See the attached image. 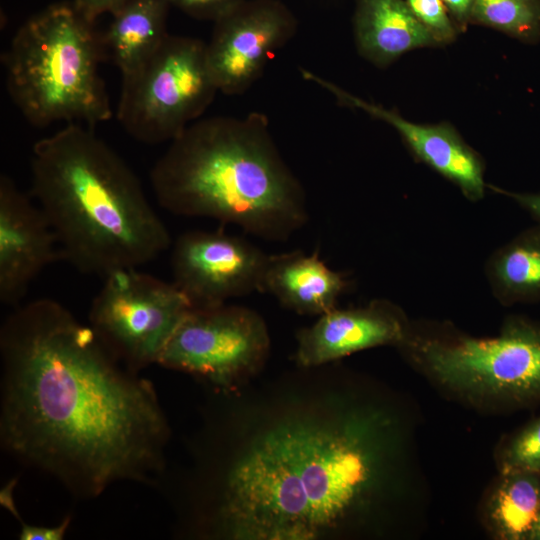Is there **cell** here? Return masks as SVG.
Instances as JSON below:
<instances>
[{
  "mask_svg": "<svg viewBox=\"0 0 540 540\" xmlns=\"http://www.w3.org/2000/svg\"><path fill=\"white\" fill-rule=\"evenodd\" d=\"M2 447L92 499L120 481L157 486L170 429L153 384L117 361L90 325L37 299L0 330Z\"/></svg>",
  "mask_w": 540,
  "mask_h": 540,
  "instance_id": "cell-1",
  "label": "cell"
},
{
  "mask_svg": "<svg viewBox=\"0 0 540 540\" xmlns=\"http://www.w3.org/2000/svg\"><path fill=\"white\" fill-rule=\"evenodd\" d=\"M365 424L288 425L228 469L218 533L236 539H312L343 518L376 479L380 449Z\"/></svg>",
  "mask_w": 540,
  "mask_h": 540,
  "instance_id": "cell-2",
  "label": "cell"
},
{
  "mask_svg": "<svg viewBox=\"0 0 540 540\" xmlns=\"http://www.w3.org/2000/svg\"><path fill=\"white\" fill-rule=\"evenodd\" d=\"M31 195L62 259L83 273L138 268L171 244L135 173L93 128L68 124L34 144Z\"/></svg>",
  "mask_w": 540,
  "mask_h": 540,
  "instance_id": "cell-3",
  "label": "cell"
},
{
  "mask_svg": "<svg viewBox=\"0 0 540 540\" xmlns=\"http://www.w3.org/2000/svg\"><path fill=\"white\" fill-rule=\"evenodd\" d=\"M162 208L233 224L285 241L308 221L306 194L260 112L215 116L189 125L150 172Z\"/></svg>",
  "mask_w": 540,
  "mask_h": 540,
  "instance_id": "cell-4",
  "label": "cell"
},
{
  "mask_svg": "<svg viewBox=\"0 0 540 540\" xmlns=\"http://www.w3.org/2000/svg\"><path fill=\"white\" fill-rule=\"evenodd\" d=\"M103 58L101 36L73 2L49 5L17 30L4 54L8 93L36 127L94 128L113 114L98 72Z\"/></svg>",
  "mask_w": 540,
  "mask_h": 540,
  "instance_id": "cell-5",
  "label": "cell"
},
{
  "mask_svg": "<svg viewBox=\"0 0 540 540\" xmlns=\"http://www.w3.org/2000/svg\"><path fill=\"white\" fill-rule=\"evenodd\" d=\"M398 347L429 376L478 400L523 404L540 399V325L511 316L492 337L443 327L415 331Z\"/></svg>",
  "mask_w": 540,
  "mask_h": 540,
  "instance_id": "cell-6",
  "label": "cell"
},
{
  "mask_svg": "<svg viewBox=\"0 0 540 540\" xmlns=\"http://www.w3.org/2000/svg\"><path fill=\"white\" fill-rule=\"evenodd\" d=\"M117 119L139 142H171L197 121L219 91L206 44L168 34L138 69L122 76Z\"/></svg>",
  "mask_w": 540,
  "mask_h": 540,
  "instance_id": "cell-7",
  "label": "cell"
},
{
  "mask_svg": "<svg viewBox=\"0 0 540 540\" xmlns=\"http://www.w3.org/2000/svg\"><path fill=\"white\" fill-rule=\"evenodd\" d=\"M173 283L138 268L106 277L89 310V325L110 354L139 373L159 358L192 309Z\"/></svg>",
  "mask_w": 540,
  "mask_h": 540,
  "instance_id": "cell-8",
  "label": "cell"
},
{
  "mask_svg": "<svg viewBox=\"0 0 540 540\" xmlns=\"http://www.w3.org/2000/svg\"><path fill=\"white\" fill-rule=\"evenodd\" d=\"M269 352L270 336L264 319L250 308L225 303L192 308L158 364L230 392L263 368Z\"/></svg>",
  "mask_w": 540,
  "mask_h": 540,
  "instance_id": "cell-9",
  "label": "cell"
},
{
  "mask_svg": "<svg viewBox=\"0 0 540 540\" xmlns=\"http://www.w3.org/2000/svg\"><path fill=\"white\" fill-rule=\"evenodd\" d=\"M297 26L293 12L279 0H244L217 18L206 53L218 90L246 92Z\"/></svg>",
  "mask_w": 540,
  "mask_h": 540,
  "instance_id": "cell-10",
  "label": "cell"
},
{
  "mask_svg": "<svg viewBox=\"0 0 540 540\" xmlns=\"http://www.w3.org/2000/svg\"><path fill=\"white\" fill-rule=\"evenodd\" d=\"M269 254L238 236L222 231L183 233L171 252L173 283L193 308L225 304L260 292Z\"/></svg>",
  "mask_w": 540,
  "mask_h": 540,
  "instance_id": "cell-11",
  "label": "cell"
},
{
  "mask_svg": "<svg viewBox=\"0 0 540 540\" xmlns=\"http://www.w3.org/2000/svg\"><path fill=\"white\" fill-rule=\"evenodd\" d=\"M300 72L306 81L332 94L339 105L362 110L391 125L417 159L456 185L465 198L473 202L483 198L487 187L483 160L452 125L410 122L396 110L367 102L309 70L301 68Z\"/></svg>",
  "mask_w": 540,
  "mask_h": 540,
  "instance_id": "cell-12",
  "label": "cell"
},
{
  "mask_svg": "<svg viewBox=\"0 0 540 540\" xmlns=\"http://www.w3.org/2000/svg\"><path fill=\"white\" fill-rule=\"evenodd\" d=\"M63 260L54 231L32 199L7 175L0 176V301L16 305L32 281Z\"/></svg>",
  "mask_w": 540,
  "mask_h": 540,
  "instance_id": "cell-13",
  "label": "cell"
},
{
  "mask_svg": "<svg viewBox=\"0 0 540 540\" xmlns=\"http://www.w3.org/2000/svg\"><path fill=\"white\" fill-rule=\"evenodd\" d=\"M409 326L404 312L387 299L358 308L336 307L298 331L295 360L301 367L313 368L369 348L398 346Z\"/></svg>",
  "mask_w": 540,
  "mask_h": 540,
  "instance_id": "cell-14",
  "label": "cell"
},
{
  "mask_svg": "<svg viewBox=\"0 0 540 540\" xmlns=\"http://www.w3.org/2000/svg\"><path fill=\"white\" fill-rule=\"evenodd\" d=\"M347 287L345 275L329 268L317 251H292L268 256L260 292L297 314L320 316L337 307Z\"/></svg>",
  "mask_w": 540,
  "mask_h": 540,
  "instance_id": "cell-15",
  "label": "cell"
},
{
  "mask_svg": "<svg viewBox=\"0 0 540 540\" xmlns=\"http://www.w3.org/2000/svg\"><path fill=\"white\" fill-rule=\"evenodd\" d=\"M353 30L359 54L378 67L410 50L438 46L405 0H355Z\"/></svg>",
  "mask_w": 540,
  "mask_h": 540,
  "instance_id": "cell-16",
  "label": "cell"
},
{
  "mask_svg": "<svg viewBox=\"0 0 540 540\" xmlns=\"http://www.w3.org/2000/svg\"><path fill=\"white\" fill-rule=\"evenodd\" d=\"M169 6L168 0H130L112 14L101 40L122 76L142 66L163 43Z\"/></svg>",
  "mask_w": 540,
  "mask_h": 540,
  "instance_id": "cell-17",
  "label": "cell"
},
{
  "mask_svg": "<svg viewBox=\"0 0 540 540\" xmlns=\"http://www.w3.org/2000/svg\"><path fill=\"white\" fill-rule=\"evenodd\" d=\"M485 274L502 305L540 301V223L495 250L486 262Z\"/></svg>",
  "mask_w": 540,
  "mask_h": 540,
  "instance_id": "cell-18",
  "label": "cell"
},
{
  "mask_svg": "<svg viewBox=\"0 0 540 540\" xmlns=\"http://www.w3.org/2000/svg\"><path fill=\"white\" fill-rule=\"evenodd\" d=\"M540 514V474L503 473L490 505V516L503 539H531Z\"/></svg>",
  "mask_w": 540,
  "mask_h": 540,
  "instance_id": "cell-19",
  "label": "cell"
},
{
  "mask_svg": "<svg viewBox=\"0 0 540 540\" xmlns=\"http://www.w3.org/2000/svg\"><path fill=\"white\" fill-rule=\"evenodd\" d=\"M469 23L534 43L540 38V0H475Z\"/></svg>",
  "mask_w": 540,
  "mask_h": 540,
  "instance_id": "cell-20",
  "label": "cell"
},
{
  "mask_svg": "<svg viewBox=\"0 0 540 540\" xmlns=\"http://www.w3.org/2000/svg\"><path fill=\"white\" fill-rule=\"evenodd\" d=\"M502 473L526 471L540 474V418L526 426L507 444Z\"/></svg>",
  "mask_w": 540,
  "mask_h": 540,
  "instance_id": "cell-21",
  "label": "cell"
},
{
  "mask_svg": "<svg viewBox=\"0 0 540 540\" xmlns=\"http://www.w3.org/2000/svg\"><path fill=\"white\" fill-rule=\"evenodd\" d=\"M438 45L452 43L460 32L443 0H405Z\"/></svg>",
  "mask_w": 540,
  "mask_h": 540,
  "instance_id": "cell-22",
  "label": "cell"
},
{
  "mask_svg": "<svg viewBox=\"0 0 540 540\" xmlns=\"http://www.w3.org/2000/svg\"><path fill=\"white\" fill-rule=\"evenodd\" d=\"M244 0H168L185 14L199 20L215 21Z\"/></svg>",
  "mask_w": 540,
  "mask_h": 540,
  "instance_id": "cell-23",
  "label": "cell"
},
{
  "mask_svg": "<svg viewBox=\"0 0 540 540\" xmlns=\"http://www.w3.org/2000/svg\"><path fill=\"white\" fill-rule=\"evenodd\" d=\"M71 523V517L52 527L35 526L21 522L19 539L21 540H62Z\"/></svg>",
  "mask_w": 540,
  "mask_h": 540,
  "instance_id": "cell-24",
  "label": "cell"
},
{
  "mask_svg": "<svg viewBox=\"0 0 540 540\" xmlns=\"http://www.w3.org/2000/svg\"><path fill=\"white\" fill-rule=\"evenodd\" d=\"M130 0H74L75 8L91 23L105 14H113Z\"/></svg>",
  "mask_w": 540,
  "mask_h": 540,
  "instance_id": "cell-25",
  "label": "cell"
},
{
  "mask_svg": "<svg viewBox=\"0 0 540 540\" xmlns=\"http://www.w3.org/2000/svg\"><path fill=\"white\" fill-rule=\"evenodd\" d=\"M489 187L492 190L511 198L521 208L526 210L540 222V192H510L491 185H489Z\"/></svg>",
  "mask_w": 540,
  "mask_h": 540,
  "instance_id": "cell-26",
  "label": "cell"
},
{
  "mask_svg": "<svg viewBox=\"0 0 540 540\" xmlns=\"http://www.w3.org/2000/svg\"><path fill=\"white\" fill-rule=\"evenodd\" d=\"M443 2L459 31H464L470 24V14L475 0H443Z\"/></svg>",
  "mask_w": 540,
  "mask_h": 540,
  "instance_id": "cell-27",
  "label": "cell"
},
{
  "mask_svg": "<svg viewBox=\"0 0 540 540\" xmlns=\"http://www.w3.org/2000/svg\"><path fill=\"white\" fill-rule=\"evenodd\" d=\"M531 539L540 540V514H539Z\"/></svg>",
  "mask_w": 540,
  "mask_h": 540,
  "instance_id": "cell-28",
  "label": "cell"
}]
</instances>
